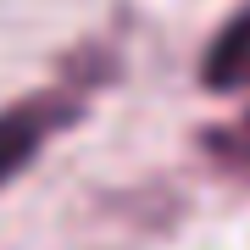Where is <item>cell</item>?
Segmentation results:
<instances>
[{
	"label": "cell",
	"instance_id": "obj_2",
	"mask_svg": "<svg viewBox=\"0 0 250 250\" xmlns=\"http://www.w3.org/2000/svg\"><path fill=\"white\" fill-rule=\"evenodd\" d=\"M200 83L217 89V95L250 89V6H239L223 28H217L211 50H206V62H200Z\"/></svg>",
	"mask_w": 250,
	"mask_h": 250
},
{
	"label": "cell",
	"instance_id": "obj_3",
	"mask_svg": "<svg viewBox=\"0 0 250 250\" xmlns=\"http://www.w3.org/2000/svg\"><path fill=\"white\" fill-rule=\"evenodd\" d=\"M239 150L250 156V111H245V123H239Z\"/></svg>",
	"mask_w": 250,
	"mask_h": 250
},
{
	"label": "cell",
	"instance_id": "obj_1",
	"mask_svg": "<svg viewBox=\"0 0 250 250\" xmlns=\"http://www.w3.org/2000/svg\"><path fill=\"white\" fill-rule=\"evenodd\" d=\"M72 117H78V106H72V95H62V89L28 95V100H17V106L0 111V184L17 178L28 161L45 150V139L62 134Z\"/></svg>",
	"mask_w": 250,
	"mask_h": 250
}]
</instances>
